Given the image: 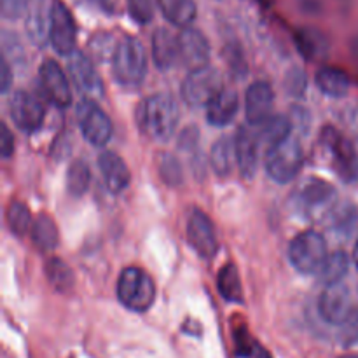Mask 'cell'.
<instances>
[{
	"mask_svg": "<svg viewBox=\"0 0 358 358\" xmlns=\"http://www.w3.org/2000/svg\"><path fill=\"white\" fill-rule=\"evenodd\" d=\"M180 121L177 100L168 93H156L140 101L136 108L138 128L154 142H168Z\"/></svg>",
	"mask_w": 358,
	"mask_h": 358,
	"instance_id": "6da1fadb",
	"label": "cell"
},
{
	"mask_svg": "<svg viewBox=\"0 0 358 358\" xmlns=\"http://www.w3.org/2000/svg\"><path fill=\"white\" fill-rule=\"evenodd\" d=\"M320 147L327 156L334 173L345 184L358 180V154L355 145L334 126H324L320 131Z\"/></svg>",
	"mask_w": 358,
	"mask_h": 358,
	"instance_id": "7a4b0ae2",
	"label": "cell"
},
{
	"mask_svg": "<svg viewBox=\"0 0 358 358\" xmlns=\"http://www.w3.org/2000/svg\"><path fill=\"white\" fill-rule=\"evenodd\" d=\"M112 72L122 86H138L147 73V52L135 37H122L112 55Z\"/></svg>",
	"mask_w": 358,
	"mask_h": 358,
	"instance_id": "3957f363",
	"label": "cell"
},
{
	"mask_svg": "<svg viewBox=\"0 0 358 358\" xmlns=\"http://www.w3.org/2000/svg\"><path fill=\"white\" fill-rule=\"evenodd\" d=\"M304 164V150L299 138L290 135L283 142L269 147L266 154V171L276 184H289L299 175Z\"/></svg>",
	"mask_w": 358,
	"mask_h": 358,
	"instance_id": "277c9868",
	"label": "cell"
},
{
	"mask_svg": "<svg viewBox=\"0 0 358 358\" xmlns=\"http://www.w3.org/2000/svg\"><path fill=\"white\" fill-rule=\"evenodd\" d=\"M117 297L128 310L143 313L149 310L156 299V285L143 269L126 268L117 280Z\"/></svg>",
	"mask_w": 358,
	"mask_h": 358,
	"instance_id": "5b68a950",
	"label": "cell"
},
{
	"mask_svg": "<svg viewBox=\"0 0 358 358\" xmlns=\"http://www.w3.org/2000/svg\"><path fill=\"white\" fill-rule=\"evenodd\" d=\"M327 257V241L317 231H304L290 241V264L303 275H317Z\"/></svg>",
	"mask_w": 358,
	"mask_h": 358,
	"instance_id": "8992f818",
	"label": "cell"
},
{
	"mask_svg": "<svg viewBox=\"0 0 358 358\" xmlns=\"http://www.w3.org/2000/svg\"><path fill=\"white\" fill-rule=\"evenodd\" d=\"M222 90V73L213 66H203L189 72L182 84L180 93L189 107H206Z\"/></svg>",
	"mask_w": 358,
	"mask_h": 358,
	"instance_id": "52a82bcc",
	"label": "cell"
},
{
	"mask_svg": "<svg viewBox=\"0 0 358 358\" xmlns=\"http://www.w3.org/2000/svg\"><path fill=\"white\" fill-rule=\"evenodd\" d=\"M338 205V192L334 185L320 178H311L297 191L296 206L308 219L327 217Z\"/></svg>",
	"mask_w": 358,
	"mask_h": 358,
	"instance_id": "ba28073f",
	"label": "cell"
},
{
	"mask_svg": "<svg viewBox=\"0 0 358 358\" xmlns=\"http://www.w3.org/2000/svg\"><path fill=\"white\" fill-rule=\"evenodd\" d=\"M77 122L84 138L94 147H105L112 136V121L107 112L93 100V98H80L76 108Z\"/></svg>",
	"mask_w": 358,
	"mask_h": 358,
	"instance_id": "9c48e42d",
	"label": "cell"
},
{
	"mask_svg": "<svg viewBox=\"0 0 358 358\" xmlns=\"http://www.w3.org/2000/svg\"><path fill=\"white\" fill-rule=\"evenodd\" d=\"M9 114L14 124L24 133L37 131L45 117V108L38 98L24 90L14 91L9 100Z\"/></svg>",
	"mask_w": 358,
	"mask_h": 358,
	"instance_id": "30bf717a",
	"label": "cell"
},
{
	"mask_svg": "<svg viewBox=\"0 0 358 358\" xmlns=\"http://www.w3.org/2000/svg\"><path fill=\"white\" fill-rule=\"evenodd\" d=\"M77 28L72 14L62 0L51 3V34L49 42L55 51L62 56H70L76 51Z\"/></svg>",
	"mask_w": 358,
	"mask_h": 358,
	"instance_id": "8fae6325",
	"label": "cell"
},
{
	"mask_svg": "<svg viewBox=\"0 0 358 358\" xmlns=\"http://www.w3.org/2000/svg\"><path fill=\"white\" fill-rule=\"evenodd\" d=\"M187 240L196 254L203 259H212L219 250L215 227L212 219L203 210L194 208L187 220Z\"/></svg>",
	"mask_w": 358,
	"mask_h": 358,
	"instance_id": "7c38bea8",
	"label": "cell"
},
{
	"mask_svg": "<svg viewBox=\"0 0 358 358\" xmlns=\"http://www.w3.org/2000/svg\"><path fill=\"white\" fill-rule=\"evenodd\" d=\"M38 83H41L44 96L58 108H69L72 103V93L66 73L55 59H45L38 69Z\"/></svg>",
	"mask_w": 358,
	"mask_h": 358,
	"instance_id": "4fadbf2b",
	"label": "cell"
},
{
	"mask_svg": "<svg viewBox=\"0 0 358 358\" xmlns=\"http://www.w3.org/2000/svg\"><path fill=\"white\" fill-rule=\"evenodd\" d=\"M352 297L350 290L343 283H334V285H325L318 299V313L322 320L331 325H341L352 313Z\"/></svg>",
	"mask_w": 358,
	"mask_h": 358,
	"instance_id": "5bb4252c",
	"label": "cell"
},
{
	"mask_svg": "<svg viewBox=\"0 0 358 358\" xmlns=\"http://www.w3.org/2000/svg\"><path fill=\"white\" fill-rule=\"evenodd\" d=\"M178 51H180V63L189 70H198L208 66L210 63V44L208 38L198 28H184L178 34Z\"/></svg>",
	"mask_w": 358,
	"mask_h": 358,
	"instance_id": "9a60e30c",
	"label": "cell"
},
{
	"mask_svg": "<svg viewBox=\"0 0 358 358\" xmlns=\"http://www.w3.org/2000/svg\"><path fill=\"white\" fill-rule=\"evenodd\" d=\"M275 108V90L266 80H257L247 90L245 96V114L248 124L259 126L268 121Z\"/></svg>",
	"mask_w": 358,
	"mask_h": 358,
	"instance_id": "2e32d148",
	"label": "cell"
},
{
	"mask_svg": "<svg viewBox=\"0 0 358 358\" xmlns=\"http://www.w3.org/2000/svg\"><path fill=\"white\" fill-rule=\"evenodd\" d=\"M69 73L73 84L86 94H101L103 93V83L94 70L93 62L84 52L73 51L69 56Z\"/></svg>",
	"mask_w": 358,
	"mask_h": 358,
	"instance_id": "e0dca14e",
	"label": "cell"
},
{
	"mask_svg": "<svg viewBox=\"0 0 358 358\" xmlns=\"http://www.w3.org/2000/svg\"><path fill=\"white\" fill-rule=\"evenodd\" d=\"M234 140H236V156L240 173L243 175V178L250 180V178L255 177L259 166V150H261L259 136L248 126H240Z\"/></svg>",
	"mask_w": 358,
	"mask_h": 358,
	"instance_id": "ac0fdd59",
	"label": "cell"
},
{
	"mask_svg": "<svg viewBox=\"0 0 358 358\" xmlns=\"http://www.w3.org/2000/svg\"><path fill=\"white\" fill-rule=\"evenodd\" d=\"M98 166H100L105 185L110 192L119 194L129 185L131 173H129L128 164L124 163V159L119 154L112 152V150H103L98 156Z\"/></svg>",
	"mask_w": 358,
	"mask_h": 358,
	"instance_id": "d6986e66",
	"label": "cell"
},
{
	"mask_svg": "<svg viewBox=\"0 0 358 358\" xmlns=\"http://www.w3.org/2000/svg\"><path fill=\"white\" fill-rule=\"evenodd\" d=\"M152 58L159 70L166 72L180 62L178 35L175 37L168 28H157L152 35Z\"/></svg>",
	"mask_w": 358,
	"mask_h": 358,
	"instance_id": "ffe728a7",
	"label": "cell"
},
{
	"mask_svg": "<svg viewBox=\"0 0 358 358\" xmlns=\"http://www.w3.org/2000/svg\"><path fill=\"white\" fill-rule=\"evenodd\" d=\"M240 108V98L236 91L224 87L208 105H206V121L212 126L222 128L233 122Z\"/></svg>",
	"mask_w": 358,
	"mask_h": 358,
	"instance_id": "44dd1931",
	"label": "cell"
},
{
	"mask_svg": "<svg viewBox=\"0 0 358 358\" xmlns=\"http://www.w3.org/2000/svg\"><path fill=\"white\" fill-rule=\"evenodd\" d=\"M296 44L301 56L308 62H324L329 58L331 51V42L327 35L318 28H301L296 34Z\"/></svg>",
	"mask_w": 358,
	"mask_h": 358,
	"instance_id": "7402d4cb",
	"label": "cell"
},
{
	"mask_svg": "<svg viewBox=\"0 0 358 358\" xmlns=\"http://www.w3.org/2000/svg\"><path fill=\"white\" fill-rule=\"evenodd\" d=\"M27 34L35 45H44L51 34V7L48 9L45 0H35L27 13Z\"/></svg>",
	"mask_w": 358,
	"mask_h": 358,
	"instance_id": "603a6c76",
	"label": "cell"
},
{
	"mask_svg": "<svg viewBox=\"0 0 358 358\" xmlns=\"http://www.w3.org/2000/svg\"><path fill=\"white\" fill-rule=\"evenodd\" d=\"M210 164L219 177H229L238 164L236 140L231 136H220L210 150Z\"/></svg>",
	"mask_w": 358,
	"mask_h": 358,
	"instance_id": "cb8c5ba5",
	"label": "cell"
},
{
	"mask_svg": "<svg viewBox=\"0 0 358 358\" xmlns=\"http://www.w3.org/2000/svg\"><path fill=\"white\" fill-rule=\"evenodd\" d=\"M325 219H327L329 229H331L336 236L343 238V240H348L357 227L358 210L357 206L350 201L338 203Z\"/></svg>",
	"mask_w": 358,
	"mask_h": 358,
	"instance_id": "d4e9b609",
	"label": "cell"
},
{
	"mask_svg": "<svg viewBox=\"0 0 358 358\" xmlns=\"http://www.w3.org/2000/svg\"><path fill=\"white\" fill-rule=\"evenodd\" d=\"M315 83L322 93L331 98L346 96L350 86H352L348 73L341 69H334V66H324V69L318 70L317 76H315Z\"/></svg>",
	"mask_w": 358,
	"mask_h": 358,
	"instance_id": "484cf974",
	"label": "cell"
},
{
	"mask_svg": "<svg viewBox=\"0 0 358 358\" xmlns=\"http://www.w3.org/2000/svg\"><path fill=\"white\" fill-rule=\"evenodd\" d=\"M255 133H257L261 145H268L269 149V147L289 138L292 133V119L282 114H273L268 121L259 124V129Z\"/></svg>",
	"mask_w": 358,
	"mask_h": 358,
	"instance_id": "4316f807",
	"label": "cell"
},
{
	"mask_svg": "<svg viewBox=\"0 0 358 358\" xmlns=\"http://www.w3.org/2000/svg\"><path fill=\"white\" fill-rule=\"evenodd\" d=\"M157 3L164 17L175 27L187 28L198 14L194 0H157Z\"/></svg>",
	"mask_w": 358,
	"mask_h": 358,
	"instance_id": "83f0119b",
	"label": "cell"
},
{
	"mask_svg": "<svg viewBox=\"0 0 358 358\" xmlns=\"http://www.w3.org/2000/svg\"><path fill=\"white\" fill-rule=\"evenodd\" d=\"M31 241L35 247L42 252H51L58 247L59 234L55 220L49 215L37 217V220L31 226Z\"/></svg>",
	"mask_w": 358,
	"mask_h": 358,
	"instance_id": "f1b7e54d",
	"label": "cell"
},
{
	"mask_svg": "<svg viewBox=\"0 0 358 358\" xmlns=\"http://www.w3.org/2000/svg\"><path fill=\"white\" fill-rule=\"evenodd\" d=\"M350 269V257L346 252L338 250L334 254H329L327 261L324 262L320 271L317 273L318 280L324 285H334V283H341L345 278L346 273Z\"/></svg>",
	"mask_w": 358,
	"mask_h": 358,
	"instance_id": "f546056e",
	"label": "cell"
},
{
	"mask_svg": "<svg viewBox=\"0 0 358 358\" xmlns=\"http://www.w3.org/2000/svg\"><path fill=\"white\" fill-rule=\"evenodd\" d=\"M217 287H219V294L229 303H241L243 301V289H241L240 273H238L236 266L226 264L220 268L219 278H217Z\"/></svg>",
	"mask_w": 358,
	"mask_h": 358,
	"instance_id": "4dcf8cb0",
	"label": "cell"
},
{
	"mask_svg": "<svg viewBox=\"0 0 358 358\" xmlns=\"http://www.w3.org/2000/svg\"><path fill=\"white\" fill-rule=\"evenodd\" d=\"M91 184V170L86 161L76 159L66 170V191L73 198L86 194Z\"/></svg>",
	"mask_w": 358,
	"mask_h": 358,
	"instance_id": "1f68e13d",
	"label": "cell"
},
{
	"mask_svg": "<svg viewBox=\"0 0 358 358\" xmlns=\"http://www.w3.org/2000/svg\"><path fill=\"white\" fill-rule=\"evenodd\" d=\"M45 276L56 292H70L73 289V273L62 259H49Z\"/></svg>",
	"mask_w": 358,
	"mask_h": 358,
	"instance_id": "d6a6232c",
	"label": "cell"
},
{
	"mask_svg": "<svg viewBox=\"0 0 358 358\" xmlns=\"http://www.w3.org/2000/svg\"><path fill=\"white\" fill-rule=\"evenodd\" d=\"M7 226L16 236H24L31 227V213L21 201H13L7 208Z\"/></svg>",
	"mask_w": 358,
	"mask_h": 358,
	"instance_id": "836d02e7",
	"label": "cell"
},
{
	"mask_svg": "<svg viewBox=\"0 0 358 358\" xmlns=\"http://www.w3.org/2000/svg\"><path fill=\"white\" fill-rule=\"evenodd\" d=\"M159 175L163 182L171 187H177L184 180V173H182V164L173 154H163L159 157Z\"/></svg>",
	"mask_w": 358,
	"mask_h": 358,
	"instance_id": "e575fe53",
	"label": "cell"
},
{
	"mask_svg": "<svg viewBox=\"0 0 358 358\" xmlns=\"http://www.w3.org/2000/svg\"><path fill=\"white\" fill-rule=\"evenodd\" d=\"M128 13L138 24H149L154 17L152 0H128Z\"/></svg>",
	"mask_w": 358,
	"mask_h": 358,
	"instance_id": "d590c367",
	"label": "cell"
},
{
	"mask_svg": "<svg viewBox=\"0 0 358 358\" xmlns=\"http://www.w3.org/2000/svg\"><path fill=\"white\" fill-rule=\"evenodd\" d=\"M339 341L343 346H353L358 343V308H353L348 318L339 325Z\"/></svg>",
	"mask_w": 358,
	"mask_h": 358,
	"instance_id": "8d00e7d4",
	"label": "cell"
},
{
	"mask_svg": "<svg viewBox=\"0 0 358 358\" xmlns=\"http://www.w3.org/2000/svg\"><path fill=\"white\" fill-rule=\"evenodd\" d=\"M308 79L306 73L299 69L290 70L289 76L285 79V90L289 93V96H303L304 91H306Z\"/></svg>",
	"mask_w": 358,
	"mask_h": 358,
	"instance_id": "74e56055",
	"label": "cell"
},
{
	"mask_svg": "<svg viewBox=\"0 0 358 358\" xmlns=\"http://www.w3.org/2000/svg\"><path fill=\"white\" fill-rule=\"evenodd\" d=\"M30 0H2V16L6 20H17L28 13Z\"/></svg>",
	"mask_w": 358,
	"mask_h": 358,
	"instance_id": "f35d334b",
	"label": "cell"
},
{
	"mask_svg": "<svg viewBox=\"0 0 358 358\" xmlns=\"http://www.w3.org/2000/svg\"><path fill=\"white\" fill-rule=\"evenodd\" d=\"M198 140H199V133L196 128H185L184 133L180 135V140H178V147L182 150H187V152H192L196 150V145H198Z\"/></svg>",
	"mask_w": 358,
	"mask_h": 358,
	"instance_id": "ab89813d",
	"label": "cell"
},
{
	"mask_svg": "<svg viewBox=\"0 0 358 358\" xmlns=\"http://www.w3.org/2000/svg\"><path fill=\"white\" fill-rule=\"evenodd\" d=\"M226 56H227V63H229V69L233 70V73H243L245 72V62H243V56H241L240 48L234 45L233 49L227 48L226 49Z\"/></svg>",
	"mask_w": 358,
	"mask_h": 358,
	"instance_id": "60d3db41",
	"label": "cell"
},
{
	"mask_svg": "<svg viewBox=\"0 0 358 358\" xmlns=\"http://www.w3.org/2000/svg\"><path fill=\"white\" fill-rule=\"evenodd\" d=\"M0 152L3 159H9L14 152V136L10 133L9 126L2 124V142H0Z\"/></svg>",
	"mask_w": 358,
	"mask_h": 358,
	"instance_id": "b9f144b4",
	"label": "cell"
},
{
	"mask_svg": "<svg viewBox=\"0 0 358 358\" xmlns=\"http://www.w3.org/2000/svg\"><path fill=\"white\" fill-rule=\"evenodd\" d=\"M10 80H13V70L10 65L7 63V59H2V65H0V83H2V93H7L10 87Z\"/></svg>",
	"mask_w": 358,
	"mask_h": 358,
	"instance_id": "7bdbcfd3",
	"label": "cell"
},
{
	"mask_svg": "<svg viewBox=\"0 0 358 358\" xmlns=\"http://www.w3.org/2000/svg\"><path fill=\"white\" fill-rule=\"evenodd\" d=\"M297 3L304 13L317 14L322 10V0H297Z\"/></svg>",
	"mask_w": 358,
	"mask_h": 358,
	"instance_id": "ee69618b",
	"label": "cell"
},
{
	"mask_svg": "<svg viewBox=\"0 0 358 358\" xmlns=\"http://www.w3.org/2000/svg\"><path fill=\"white\" fill-rule=\"evenodd\" d=\"M254 358H271L269 357V353L266 352V350H262L261 346H257V348H255V352H254V355H252Z\"/></svg>",
	"mask_w": 358,
	"mask_h": 358,
	"instance_id": "f6af8a7d",
	"label": "cell"
},
{
	"mask_svg": "<svg viewBox=\"0 0 358 358\" xmlns=\"http://www.w3.org/2000/svg\"><path fill=\"white\" fill-rule=\"evenodd\" d=\"M352 51H353V56H355V59L358 62V35L352 42Z\"/></svg>",
	"mask_w": 358,
	"mask_h": 358,
	"instance_id": "bcb514c9",
	"label": "cell"
},
{
	"mask_svg": "<svg viewBox=\"0 0 358 358\" xmlns=\"http://www.w3.org/2000/svg\"><path fill=\"white\" fill-rule=\"evenodd\" d=\"M353 262H355V266L358 268V240L355 243V248H353Z\"/></svg>",
	"mask_w": 358,
	"mask_h": 358,
	"instance_id": "7dc6e473",
	"label": "cell"
},
{
	"mask_svg": "<svg viewBox=\"0 0 358 358\" xmlns=\"http://www.w3.org/2000/svg\"><path fill=\"white\" fill-rule=\"evenodd\" d=\"M261 3H264V6H271L273 0H261Z\"/></svg>",
	"mask_w": 358,
	"mask_h": 358,
	"instance_id": "c3c4849f",
	"label": "cell"
},
{
	"mask_svg": "<svg viewBox=\"0 0 358 358\" xmlns=\"http://www.w3.org/2000/svg\"><path fill=\"white\" fill-rule=\"evenodd\" d=\"M341 358H358L357 355H345V357H341Z\"/></svg>",
	"mask_w": 358,
	"mask_h": 358,
	"instance_id": "681fc988",
	"label": "cell"
}]
</instances>
